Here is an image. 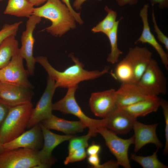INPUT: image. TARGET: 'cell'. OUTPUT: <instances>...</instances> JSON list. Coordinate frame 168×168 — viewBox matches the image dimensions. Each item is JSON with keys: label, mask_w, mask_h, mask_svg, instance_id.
Wrapping results in <instances>:
<instances>
[{"label": "cell", "mask_w": 168, "mask_h": 168, "mask_svg": "<svg viewBox=\"0 0 168 168\" xmlns=\"http://www.w3.org/2000/svg\"><path fill=\"white\" fill-rule=\"evenodd\" d=\"M69 56L74 63L63 71L55 69L49 63L46 57L39 56L35 58L37 63L44 68L48 77L55 81L57 88H68L78 85L81 82L94 79L108 72L109 67L108 66L101 71L85 70L83 68L84 65L77 58L72 54H70Z\"/></svg>", "instance_id": "1"}, {"label": "cell", "mask_w": 168, "mask_h": 168, "mask_svg": "<svg viewBox=\"0 0 168 168\" xmlns=\"http://www.w3.org/2000/svg\"><path fill=\"white\" fill-rule=\"evenodd\" d=\"M33 15L49 20L51 24L43 30L55 36H61L76 27V20L66 5L60 0H48L34 8Z\"/></svg>", "instance_id": "2"}, {"label": "cell", "mask_w": 168, "mask_h": 168, "mask_svg": "<svg viewBox=\"0 0 168 168\" xmlns=\"http://www.w3.org/2000/svg\"><path fill=\"white\" fill-rule=\"evenodd\" d=\"M33 108L31 102L10 107L0 127V143L8 142L25 131Z\"/></svg>", "instance_id": "3"}, {"label": "cell", "mask_w": 168, "mask_h": 168, "mask_svg": "<svg viewBox=\"0 0 168 168\" xmlns=\"http://www.w3.org/2000/svg\"><path fill=\"white\" fill-rule=\"evenodd\" d=\"M78 87L77 85L68 88L64 96L53 104L52 110L59 111L65 114H71L77 117L88 128V132L91 134L92 136L95 137L98 133V128L105 126V119H93L85 114L75 98V93Z\"/></svg>", "instance_id": "4"}, {"label": "cell", "mask_w": 168, "mask_h": 168, "mask_svg": "<svg viewBox=\"0 0 168 168\" xmlns=\"http://www.w3.org/2000/svg\"><path fill=\"white\" fill-rule=\"evenodd\" d=\"M38 151L24 148L5 149L0 153V168H37L40 164Z\"/></svg>", "instance_id": "5"}, {"label": "cell", "mask_w": 168, "mask_h": 168, "mask_svg": "<svg viewBox=\"0 0 168 168\" xmlns=\"http://www.w3.org/2000/svg\"><path fill=\"white\" fill-rule=\"evenodd\" d=\"M136 83L149 96H158L160 94H165L166 92V79L157 62L153 58Z\"/></svg>", "instance_id": "6"}, {"label": "cell", "mask_w": 168, "mask_h": 168, "mask_svg": "<svg viewBox=\"0 0 168 168\" xmlns=\"http://www.w3.org/2000/svg\"><path fill=\"white\" fill-rule=\"evenodd\" d=\"M97 132L103 138L106 146L115 157L118 165L125 168H131L128 152L130 145L134 144L133 136L127 139L122 138L105 126L99 128Z\"/></svg>", "instance_id": "7"}, {"label": "cell", "mask_w": 168, "mask_h": 168, "mask_svg": "<svg viewBox=\"0 0 168 168\" xmlns=\"http://www.w3.org/2000/svg\"><path fill=\"white\" fill-rule=\"evenodd\" d=\"M26 23L25 30L21 36V46L19 48V54L25 59L29 75L34 74L35 65L37 63L33 56V50L35 41L33 33L36 26L41 20V18L32 15L29 17Z\"/></svg>", "instance_id": "8"}, {"label": "cell", "mask_w": 168, "mask_h": 168, "mask_svg": "<svg viewBox=\"0 0 168 168\" xmlns=\"http://www.w3.org/2000/svg\"><path fill=\"white\" fill-rule=\"evenodd\" d=\"M23 58L19 53L13 57L5 67L0 69V81L12 85L31 89L27 70L24 68Z\"/></svg>", "instance_id": "9"}, {"label": "cell", "mask_w": 168, "mask_h": 168, "mask_svg": "<svg viewBox=\"0 0 168 168\" xmlns=\"http://www.w3.org/2000/svg\"><path fill=\"white\" fill-rule=\"evenodd\" d=\"M42 130L44 143L41 149L38 151L40 164L37 168L50 167L56 159L52 154L54 149L62 143L69 140L74 135H61L54 133L40 123Z\"/></svg>", "instance_id": "10"}, {"label": "cell", "mask_w": 168, "mask_h": 168, "mask_svg": "<svg viewBox=\"0 0 168 168\" xmlns=\"http://www.w3.org/2000/svg\"><path fill=\"white\" fill-rule=\"evenodd\" d=\"M56 88L55 81L48 77L45 90L35 107L32 109L26 128H30L53 114L52 99Z\"/></svg>", "instance_id": "11"}, {"label": "cell", "mask_w": 168, "mask_h": 168, "mask_svg": "<svg viewBox=\"0 0 168 168\" xmlns=\"http://www.w3.org/2000/svg\"><path fill=\"white\" fill-rule=\"evenodd\" d=\"M114 89L92 93L90 98L91 110L96 116L105 118L118 109Z\"/></svg>", "instance_id": "12"}, {"label": "cell", "mask_w": 168, "mask_h": 168, "mask_svg": "<svg viewBox=\"0 0 168 168\" xmlns=\"http://www.w3.org/2000/svg\"><path fill=\"white\" fill-rule=\"evenodd\" d=\"M43 143L42 132L39 123L3 145L5 149L24 148L38 151L42 148Z\"/></svg>", "instance_id": "13"}, {"label": "cell", "mask_w": 168, "mask_h": 168, "mask_svg": "<svg viewBox=\"0 0 168 168\" xmlns=\"http://www.w3.org/2000/svg\"><path fill=\"white\" fill-rule=\"evenodd\" d=\"M33 95L31 89L0 81V99L10 107L31 102Z\"/></svg>", "instance_id": "14"}, {"label": "cell", "mask_w": 168, "mask_h": 168, "mask_svg": "<svg viewBox=\"0 0 168 168\" xmlns=\"http://www.w3.org/2000/svg\"><path fill=\"white\" fill-rule=\"evenodd\" d=\"M152 53L146 47L130 48L125 57L133 69V83H137L152 59Z\"/></svg>", "instance_id": "15"}, {"label": "cell", "mask_w": 168, "mask_h": 168, "mask_svg": "<svg viewBox=\"0 0 168 168\" xmlns=\"http://www.w3.org/2000/svg\"><path fill=\"white\" fill-rule=\"evenodd\" d=\"M153 97L155 96H149L145 93L136 83H122L115 91L116 104L119 109Z\"/></svg>", "instance_id": "16"}, {"label": "cell", "mask_w": 168, "mask_h": 168, "mask_svg": "<svg viewBox=\"0 0 168 168\" xmlns=\"http://www.w3.org/2000/svg\"><path fill=\"white\" fill-rule=\"evenodd\" d=\"M148 4H146L140 10L139 15L142 22L143 30L140 36L134 43H147L152 46L157 52L162 64L167 70L168 55L151 31L148 18Z\"/></svg>", "instance_id": "17"}, {"label": "cell", "mask_w": 168, "mask_h": 168, "mask_svg": "<svg viewBox=\"0 0 168 168\" xmlns=\"http://www.w3.org/2000/svg\"><path fill=\"white\" fill-rule=\"evenodd\" d=\"M158 125L157 124H146L137 120L135 122L133 128L135 152H138L144 146L149 143L153 144L158 149L162 147V144L156 134Z\"/></svg>", "instance_id": "18"}, {"label": "cell", "mask_w": 168, "mask_h": 168, "mask_svg": "<svg viewBox=\"0 0 168 168\" xmlns=\"http://www.w3.org/2000/svg\"><path fill=\"white\" fill-rule=\"evenodd\" d=\"M105 127L116 134L125 135L133 129L137 120L126 111L118 108L106 118Z\"/></svg>", "instance_id": "19"}, {"label": "cell", "mask_w": 168, "mask_h": 168, "mask_svg": "<svg viewBox=\"0 0 168 168\" xmlns=\"http://www.w3.org/2000/svg\"><path fill=\"white\" fill-rule=\"evenodd\" d=\"M40 123L49 129L57 130L67 135H72L82 132L86 127L80 120H68L59 118L53 114Z\"/></svg>", "instance_id": "20"}, {"label": "cell", "mask_w": 168, "mask_h": 168, "mask_svg": "<svg viewBox=\"0 0 168 168\" xmlns=\"http://www.w3.org/2000/svg\"><path fill=\"white\" fill-rule=\"evenodd\" d=\"M161 103V99L158 96H155L120 109L137 118L156 112L160 107Z\"/></svg>", "instance_id": "21"}, {"label": "cell", "mask_w": 168, "mask_h": 168, "mask_svg": "<svg viewBox=\"0 0 168 168\" xmlns=\"http://www.w3.org/2000/svg\"><path fill=\"white\" fill-rule=\"evenodd\" d=\"M16 35H10L0 44V69L7 65L12 58L19 53V44Z\"/></svg>", "instance_id": "22"}, {"label": "cell", "mask_w": 168, "mask_h": 168, "mask_svg": "<svg viewBox=\"0 0 168 168\" xmlns=\"http://www.w3.org/2000/svg\"><path fill=\"white\" fill-rule=\"evenodd\" d=\"M34 8L29 0H8L3 13L18 17L29 18L33 15Z\"/></svg>", "instance_id": "23"}, {"label": "cell", "mask_w": 168, "mask_h": 168, "mask_svg": "<svg viewBox=\"0 0 168 168\" xmlns=\"http://www.w3.org/2000/svg\"><path fill=\"white\" fill-rule=\"evenodd\" d=\"M110 74L115 80L122 83H133V69L125 57L117 64Z\"/></svg>", "instance_id": "24"}, {"label": "cell", "mask_w": 168, "mask_h": 168, "mask_svg": "<svg viewBox=\"0 0 168 168\" xmlns=\"http://www.w3.org/2000/svg\"><path fill=\"white\" fill-rule=\"evenodd\" d=\"M123 19L121 17L116 21V23L112 30L107 35L110 41L111 51L107 58V61L112 64L119 62L120 56L123 54L118 46V26L120 21Z\"/></svg>", "instance_id": "25"}, {"label": "cell", "mask_w": 168, "mask_h": 168, "mask_svg": "<svg viewBox=\"0 0 168 168\" xmlns=\"http://www.w3.org/2000/svg\"><path fill=\"white\" fill-rule=\"evenodd\" d=\"M107 12L105 18L92 29L94 33L102 32L107 35L112 30L116 22L117 14L116 12L109 8L107 6L105 7Z\"/></svg>", "instance_id": "26"}, {"label": "cell", "mask_w": 168, "mask_h": 168, "mask_svg": "<svg viewBox=\"0 0 168 168\" xmlns=\"http://www.w3.org/2000/svg\"><path fill=\"white\" fill-rule=\"evenodd\" d=\"M158 149L157 148L152 155L146 156L133 153L131 155L130 158L143 168H167L168 166L161 162L157 158Z\"/></svg>", "instance_id": "27"}, {"label": "cell", "mask_w": 168, "mask_h": 168, "mask_svg": "<svg viewBox=\"0 0 168 168\" xmlns=\"http://www.w3.org/2000/svg\"><path fill=\"white\" fill-rule=\"evenodd\" d=\"M92 136L91 133L88 132L87 134L84 135L72 137L69 140L68 154L80 148L83 147L87 148L88 146V140Z\"/></svg>", "instance_id": "28"}, {"label": "cell", "mask_w": 168, "mask_h": 168, "mask_svg": "<svg viewBox=\"0 0 168 168\" xmlns=\"http://www.w3.org/2000/svg\"><path fill=\"white\" fill-rule=\"evenodd\" d=\"M22 21L12 24H5L0 30V44L7 37L12 35H16Z\"/></svg>", "instance_id": "29"}, {"label": "cell", "mask_w": 168, "mask_h": 168, "mask_svg": "<svg viewBox=\"0 0 168 168\" xmlns=\"http://www.w3.org/2000/svg\"><path fill=\"white\" fill-rule=\"evenodd\" d=\"M86 148L84 147L80 148L68 154L64 161V164L67 165L70 163L81 161L85 159L87 155Z\"/></svg>", "instance_id": "30"}, {"label": "cell", "mask_w": 168, "mask_h": 168, "mask_svg": "<svg viewBox=\"0 0 168 168\" xmlns=\"http://www.w3.org/2000/svg\"><path fill=\"white\" fill-rule=\"evenodd\" d=\"M162 109L165 123V143L163 151V154L167 155L168 152V104L164 100L161 99V105Z\"/></svg>", "instance_id": "31"}, {"label": "cell", "mask_w": 168, "mask_h": 168, "mask_svg": "<svg viewBox=\"0 0 168 168\" xmlns=\"http://www.w3.org/2000/svg\"><path fill=\"white\" fill-rule=\"evenodd\" d=\"M152 22L154 28V31L157 35V38L159 41L163 44L165 49L168 50V38L161 31L158 27L154 14L153 8L152 13Z\"/></svg>", "instance_id": "32"}, {"label": "cell", "mask_w": 168, "mask_h": 168, "mask_svg": "<svg viewBox=\"0 0 168 168\" xmlns=\"http://www.w3.org/2000/svg\"><path fill=\"white\" fill-rule=\"evenodd\" d=\"M62 1L68 8L76 21L79 24H82L83 21L80 16V13L76 12L73 10L70 4V0H62Z\"/></svg>", "instance_id": "33"}, {"label": "cell", "mask_w": 168, "mask_h": 168, "mask_svg": "<svg viewBox=\"0 0 168 168\" xmlns=\"http://www.w3.org/2000/svg\"><path fill=\"white\" fill-rule=\"evenodd\" d=\"M10 107L0 99V127L6 118Z\"/></svg>", "instance_id": "34"}, {"label": "cell", "mask_w": 168, "mask_h": 168, "mask_svg": "<svg viewBox=\"0 0 168 168\" xmlns=\"http://www.w3.org/2000/svg\"><path fill=\"white\" fill-rule=\"evenodd\" d=\"M88 163L95 168H99L100 160L98 154L89 156L87 158Z\"/></svg>", "instance_id": "35"}, {"label": "cell", "mask_w": 168, "mask_h": 168, "mask_svg": "<svg viewBox=\"0 0 168 168\" xmlns=\"http://www.w3.org/2000/svg\"><path fill=\"white\" fill-rule=\"evenodd\" d=\"M87 148L86 152L87 155L88 156L99 154L101 149L100 145L96 144L88 146Z\"/></svg>", "instance_id": "36"}, {"label": "cell", "mask_w": 168, "mask_h": 168, "mask_svg": "<svg viewBox=\"0 0 168 168\" xmlns=\"http://www.w3.org/2000/svg\"><path fill=\"white\" fill-rule=\"evenodd\" d=\"M152 6L157 5L160 8H167L168 7V0H150Z\"/></svg>", "instance_id": "37"}, {"label": "cell", "mask_w": 168, "mask_h": 168, "mask_svg": "<svg viewBox=\"0 0 168 168\" xmlns=\"http://www.w3.org/2000/svg\"><path fill=\"white\" fill-rule=\"evenodd\" d=\"M118 4L119 7H123L128 5L133 6L137 4L138 0H116Z\"/></svg>", "instance_id": "38"}, {"label": "cell", "mask_w": 168, "mask_h": 168, "mask_svg": "<svg viewBox=\"0 0 168 168\" xmlns=\"http://www.w3.org/2000/svg\"><path fill=\"white\" fill-rule=\"evenodd\" d=\"M119 166L116 161L110 160L102 164H100L99 168H118Z\"/></svg>", "instance_id": "39"}, {"label": "cell", "mask_w": 168, "mask_h": 168, "mask_svg": "<svg viewBox=\"0 0 168 168\" xmlns=\"http://www.w3.org/2000/svg\"><path fill=\"white\" fill-rule=\"evenodd\" d=\"M86 0H75L73 4V6L77 10H79L81 8L82 4ZM101 1L102 0H98Z\"/></svg>", "instance_id": "40"}, {"label": "cell", "mask_w": 168, "mask_h": 168, "mask_svg": "<svg viewBox=\"0 0 168 168\" xmlns=\"http://www.w3.org/2000/svg\"><path fill=\"white\" fill-rule=\"evenodd\" d=\"M34 6H38L43 4L48 0H29Z\"/></svg>", "instance_id": "41"}, {"label": "cell", "mask_w": 168, "mask_h": 168, "mask_svg": "<svg viewBox=\"0 0 168 168\" xmlns=\"http://www.w3.org/2000/svg\"><path fill=\"white\" fill-rule=\"evenodd\" d=\"M5 149L3 147V144L0 143V153L2 152Z\"/></svg>", "instance_id": "42"}, {"label": "cell", "mask_w": 168, "mask_h": 168, "mask_svg": "<svg viewBox=\"0 0 168 168\" xmlns=\"http://www.w3.org/2000/svg\"><path fill=\"white\" fill-rule=\"evenodd\" d=\"M3 0H0V2L2 1H3Z\"/></svg>", "instance_id": "43"}]
</instances>
